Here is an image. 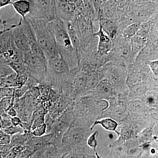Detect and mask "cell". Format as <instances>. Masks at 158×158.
Here are the masks:
<instances>
[{
    "mask_svg": "<svg viewBox=\"0 0 158 158\" xmlns=\"http://www.w3.org/2000/svg\"><path fill=\"white\" fill-rule=\"evenodd\" d=\"M48 23L60 55L67 62L70 69L77 68L79 64L78 57L71 42L65 22L57 17Z\"/></svg>",
    "mask_w": 158,
    "mask_h": 158,
    "instance_id": "cell-1",
    "label": "cell"
},
{
    "mask_svg": "<svg viewBox=\"0 0 158 158\" xmlns=\"http://www.w3.org/2000/svg\"><path fill=\"white\" fill-rule=\"evenodd\" d=\"M34 29L36 40L45 54L48 62L60 55L52 32L48 22L44 20L26 17Z\"/></svg>",
    "mask_w": 158,
    "mask_h": 158,
    "instance_id": "cell-2",
    "label": "cell"
},
{
    "mask_svg": "<svg viewBox=\"0 0 158 158\" xmlns=\"http://www.w3.org/2000/svg\"><path fill=\"white\" fill-rule=\"evenodd\" d=\"M85 138V130L81 123L74 119L62 137L61 148L63 155L62 158L72 151L81 149Z\"/></svg>",
    "mask_w": 158,
    "mask_h": 158,
    "instance_id": "cell-3",
    "label": "cell"
},
{
    "mask_svg": "<svg viewBox=\"0 0 158 158\" xmlns=\"http://www.w3.org/2000/svg\"><path fill=\"white\" fill-rule=\"evenodd\" d=\"M31 9L26 17L51 21L56 18L55 0H32Z\"/></svg>",
    "mask_w": 158,
    "mask_h": 158,
    "instance_id": "cell-4",
    "label": "cell"
},
{
    "mask_svg": "<svg viewBox=\"0 0 158 158\" xmlns=\"http://www.w3.org/2000/svg\"><path fill=\"white\" fill-rule=\"evenodd\" d=\"M72 104L56 119L50 132L53 136L54 144L58 147H61L62 136L74 119Z\"/></svg>",
    "mask_w": 158,
    "mask_h": 158,
    "instance_id": "cell-5",
    "label": "cell"
},
{
    "mask_svg": "<svg viewBox=\"0 0 158 158\" xmlns=\"http://www.w3.org/2000/svg\"><path fill=\"white\" fill-rule=\"evenodd\" d=\"M24 62L27 66L29 76L35 79L39 83L45 82L48 64L36 57L31 51L24 53Z\"/></svg>",
    "mask_w": 158,
    "mask_h": 158,
    "instance_id": "cell-6",
    "label": "cell"
},
{
    "mask_svg": "<svg viewBox=\"0 0 158 158\" xmlns=\"http://www.w3.org/2000/svg\"><path fill=\"white\" fill-rule=\"evenodd\" d=\"M73 24L80 38L81 45L83 43L84 45H86L93 36L90 19L85 15H80L77 19L76 23Z\"/></svg>",
    "mask_w": 158,
    "mask_h": 158,
    "instance_id": "cell-7",
    "label": "cell"
},
{
    "mask_svg": "<svg viewBox=\"0 0 158 158\" xmlns=\"http://www.w3.org/2000/svg\"><path fill=\"white\" fill-rule=\"evenodd\" d=\"M20 19L17 23L11 24L9 27L11 28L12 39L15 44L24 53L31 51V47L27 37L22 27Z\"/></svg>",
    "mask_w": 158,
    "mask_h": 158,
    "instance_id": "cell-8",
    "label": "cell"
},
{
    "mask_svg": "<svg viewBox=\"0 0 158 158\" xmlns=\"http://www.w3.org/2000/svg\"><path fill=\"white\" fill-rule=\"evenodd\" d=\"M57 17L64 22L71 21L76 14L77 9L68 0H55Z\"/></svg>",
    "mask_w": 158,
    "mask_h": 158,
    "instance_id": "cell-9",
    "label": "cell"
},
{
    "mask_svg": "<svg viewBox=\"0 0 158 158\" xmlns=\"http://www.w3.org/2000/svg\"><path fill=\"white\" fill-rule=\"evenodd\" d=\"M73 101L69 97L62 93L56 101L52 105L48 113L53 119L56 120L72 103Z\"/></svg>",
    "mask_w": 158,
    "mask_h": 158,
    "instance_id": "cell-10",
    "label": "cell"
},
{
    "mask_svg": "<svg viewBox=\"0 0 158 158\" xmlns=\"http://www.w3.org/2000/svg\"><path fill=\"white\" fill-rule=\"evenodd\" d=\"M50 144H54L53 136L52 133L40 137L32 135L27 142L26 146L34 152Z\"/></svg>",
    "mask_w": 158,
    "mask_h": 158,
    "instance_id": "cell-11",
    "label": "cell"
},
{
    "mask_svg": "<svg viewBox=\"0 0 158 158\" xmlns=\"http://www.w3.org/2000/svg\"><path fill=\"white\" fill-rule=\"evenodd\" d=\"M62 155L61 147L50 144L34 152L31 158H62Z\"/></svg>",
    "mask_w": 158,
    "mask_h": 158,
    "instance_id": "cell-12",
    "label": "cell"
},
{
    "mask_svg": "<svg viewBox=\"0 0 158 158\" xmlns=\"http://www.w3.org/2000/svg\"><path fill=\"white\" fill-rule=\"evenodd\" d=\"M93 36L98 37V52L100 55L108 54L112 48V43L111 38L105 34L99 25V28L96 33H94Z\"/></svg>",
    "mask_w": 158,
    "mask_h": 158,
    "instance_id": "cell-13",
    "label": "cell"
},
{
    "mask_svg": "<svg viewBox=\"0 0 158 158\" xmlns=\"http://www.w3.org/2000/svg\"><path fill=\"white\" fill-rule=\"evenodd\" d=\"M96 93L99 97L109 99L114 95V86L106 79L101 81L96 87Z\"/></svg>",
    "mask_w": 158,
    "mask_h": 158,
    "instance_id": "cell-14",
    "label": "cell"
},
{
    "mask_svg": "<svg viewBox=\"0 0 158 158\" xmlns=\"http://www.w3.org/2000/svg\"><path fill=\"white\" fill-rule=\"evenodd\" d=\"M106 80L113 86L119 85L122 81L121 70L118 66L110 65L108 66L106 73Z\"/></svg>",
    "mask_w": 158,
    "mask_h": 158,
    "instance_id": "cell-15",
    "label": "cell"
},
{
    "mask_svg": "<svg viewBox=\"0 0 158 158\" xmlns=\"http://www.w3.org/2000/svg\"><path fill=\"white\" fill-rule=\"evenodd\" d=\"M65 23L67 27V31H68L72 44L76 52L77 55L80 61L79 53H80V50L81 46L80 38L74 26L73 23H71V21L66 22Z\"/></svg>",
    "mask_w": 158,
    "mask_h": 158,
    "instance_id": "cell-16",
    "label": "cell"
},
{
    "mask_svg": "<svg viewBox=\"0 0 158 158\" xmlns=\"http://www.w3.org/2000/svg\"><path fill=\"white\" fill-rule=\"evenodd\" d=\"M11 5L22 18H26L31 11V4L28 0H15L11 2Z\"/></svg>",
    "mask_w": 158,
    "mask_h": 158,
    "instance_id": "cell-17",
    "label": "cell"
},
{
    "mask_svg": "<svg viewBox=\"0 0 158 158\" xmlns=\"http://www.w3.org/2000/svg\"><path fill=\"white\" fill-rule=\"evenodd\" d=\"M99 25L105 34H106L111 39H113L115 37L117 32V27L114 22L107 18L101 16Z\"/></svg>",
    "mask_w": 158,
    "mask_h": 158,
    "instance_id": "cell-18",
    "label": "cell"
},
{
    "mask_svg": "<svg viewBox=\"0 0 158 158\" xmlns=\"http://www.w3.org/2000/svg\"><path fill=\"white\" fill-rule=\"evenodd\" d=\"M98 125L101 126L102 127L104 128L107 131L115 132L118 135H119V133L116 130L118 127V123L116 120L113 118H102L101 120H97L90 127V129L93 130V128Z\"/></svg>",
    "mask_w": 158,
    "mask_h": 158,
    "instance_id": "cell-19",
    "label": "cell"
},
{
    "mask_svg": "<svg viewBox=\"0 0 158 158\" xmlns=\"http://www.w3.org/2000/svg\"><path fill=\"white\" fill-rule=\"evenodd\" d=\"M14 72L4 57L0 54V78L5 77Z\"/></svg>",
    "mask_w": 158,
    "mask_h": 158,
    "instance_id": "cell-20",
    "label": "cell"
},
{
    "mask_svg": "<svg viewBox=\"0 0 158 158\" xmlns=\"http://www.w3.org/2000/svg\"><path fill=\"white\" fill-rule=\"evenodd\" d=\"M113 119L116 120H123L126 116L125 109L122 106H115L113 107L110 112Z\"/></svg>",
    "mask_w": 158,
    "mask_h": 158,
    "instance_id": "cell-21",
    "label": "cell"
},
{
    "mask_svg": "<svg viewBox=\"0 0 158 158\" xmlns=\"http://www.w3.org/2000/svg\"><path fill=\"white\" fill-rule=\"evenodd\" d=\"M16 74L15 72L5 77L2 78V83L0 88H15L16 83Z\"/></svg>",
    "mask_w": 158,
    "mask_h": 158,
    "instance_id": "cell-22",
    "label": "cell"
},
{
    "mask_svg": "<svg viewBox=\"0 0 158 158\" xmlns=\"http://www.w3.org/2000/svg\"><path fill=\"white\" fill-rule=\"evenodd\" d=\"M140 24L134 23L129 25L123 32V37L126 39H129L134 37L137 34Z\"/></svg>",
    "mask_w": 158,
    "mask_h": 158,
    "instance_id": "cell-23",
    "label": "cell"
},
{
    "mask_svg": "<svg viewBox=\"0 0 158 158\" xmlns=\"http://www.w3.org/2000/svg\"><path fill=\"white\" fill-rule=\"evenodd\" d=\"M147 106L143 102L140 101H134L130 103V109L132 112L135 113H144L147 110Z\"/></svg>",
    "mask_w": 158,
    "mask_h": 158,
    "instance_id": "cell-24",
    "label": "cell"
},
{
    "mask_svg": "<svg viewBox=\"0 0 158 158\" xmlns=\"http://www.w3.org/2000/svg\"><path fill=\"white\" fill-rule=\"evenodd\" d=\"M131 37V50L132 52L135 53L138 52L140 49L143 47L144 44V39L141 37L136 36Z\"/></svg>",
    "mask_w": 158,
    "mask_h": 158,
    "instance_id": "cell-25",
    "label": "cell"
},
{
    "mask_svg": "<svg viewBox=\"0 0 158 158\" xmlns=\"http://www.w3.org/2000/svg\"><path fill=\"white\" fill-rule=\"evenodd\" d=\"M143 102L148 106L156 107L157 104V96L149 93L145 95L143 98Z\"/></svg>",
    "mask_w": 158,
    "mask_h": 158,
    "instance_id": "cell-26",
    "label": "cell"
},
{
    "mask_svg": "<svg viewBox=\"0 0 158 158\" xmlns=\"http://www.w3.org/2000/svg\"><path fill=\"white\" fill-rule=\"evenodd\" d=\"M146 89L147 88L143 83L139 84L133 86L131 90V93L135 96H141L146 92Z\"/></svg>",
    "mask_w": 158,
    "mask_h": 158,
    "instance_id": "cell-27",
    "label": "cell"
},
{
    "mask_svg": "<svg viewBox=\"0 0 158 158\" xmlns=\"http://www.w3.org/2000/svg\"><path fill=\"white\" fill-rule=\"evenodd\" d=\"M98 135V131H95L93 133L92 135H90L88 137L87 140V144L88 146H90L91 148L94 149L95 154L96 155L97 157H98V155L97 152H96V149L97 146V137Z\"/></svg>",
    "mask_w": 158,
    "mask_h": 158,
    "instance_id": "cell-28",
    "label": "cell"
},
{
    "mask_svg": "<svg viewBox=\"0 0 158 158\" xmlns=\"http://www.w3.org/2000/svg\"><path fill=\"white\" fill-rule=\"evenodd\" d=\"M4 132L12 136L18 133H23L24 132L23 128L21 126L11 125L9 127L2 129Z\"/></svg>",
    "mask_w": 158,
    "mask_h": 158,
    "instance_id": "cell-29",
    "label": "cell"
},
{
    "mask_svg": "<svg viewBox=\"0 0 158 158\" xmlns=\"http://www.w3.org/2000/svg\"><path fill=\"white\" fill-rule=\"evenodd\" d=\"M38 86L40 91V96L48 98L50 90L52 88L51 85L46 82H41L38 84Z\"/></svg>",
    "mask_w": 158,
    "mask_h": 158,
    "instance_id": "cell-30",
    "label": "cell"
},
{
    "mask_svg": "<svg viewBox=\"0 0 158 158\" xmlns=\"http://www.w3.org/2000/svg\"><path fill=\"white\" fill-rule=\"evenodd\" d=\"M149 25L148 23L140 24L139 29L137 32V36L144 39L147 37L149 31Z\"/></svg>",
    "mask_w": 158,
    "mask_h": 158,
    "instance_id": "cell-31",
    "label": "cell"
},
{
    "mask_svg": "<svg viewBox=\"0 0 158 158\" xmlns=\"http://www.w3.org/2000/svg\"><path fill=\"white\" fill-rule=\"evenodd\" d=\"M30 87L27 85H24L20 88H14L13 95L15 98H19L22 97L28 91Z\"/></svg>",
    "mask_w": 158,
    "mask_h": 158,
    "instance_id": "cell-32",
    "label": "cell"
},
{
    "mask_svg": "<svg viewBox=\"0 0 158 158\" xmlns=\"http://www.w3.org/2000/svg\"><path fill=\"white\" fill-rule=\"evenodd\" d=\"M31 133L35 137H40L45 135L46 134V127L45 123H44L32 130Z\"/></svg>",
    "mask_w": 158,
    "mask_h": 158,
    "instance_id": "cell-33",
    "label": "cell"
},
{
    "mask_svg": "<svg viewBox=\"0 0 158 158\" xmlns=\"http://www.w3.org/2000/svg\"><path fill=\"white\" fill-rule=\"evenodd\" d=\"M55 120H54L51 117L48 113L46 114L44 117V123L46 127V134L50 133Z\"/></svg>",
    "mask_w": 158,
    "mask_h": 158,
    "instance_id": "cell-34",
    "label": "cell"
},
{
    "mask_svg": "<svg viewBox=\"0 0 158 158\" xmlns=\"http://www.w3.org/2000/svg\"><path fill=\"white\" fill-rule=\"evenodd\" d=\"M61 94L62 93L58 90H56V89H54L52 88H51L48 95L49 100L53 104L59 98V97L61 95Z\"/></svg>",
    "mask_w": 158,
    "mask_h": 158,
    "instance_id": "cell-35",
    "label": "cell"
},
{
    "mask_svg": "<svg viewBox=\"0 0 158 158\" xmlns=\"http://www.w3.org/2000/svg\"><path fill=\"white\" fill-rule=\"evenodd\" d=\"M14 88H0V100L7 97H12L14 93Z\"/></svg>",
    "mask_w": 158,
    "mask_h": 158,
    "instance_id": "cell-36",
    "label": "cell"
},
{
    "mask_svg": "<svg viewBox=\"0 0 158 158\" xmlns=\"http://www.w3.org/2000/svg\"><path fill=\"white\" fill-rule=\"evenodd\" d=\"M0 116L2 118V129L9 127L12 125L11 118L8 115L7 113H1Z\"/></svg>",
    "mask_w": 158,
    "mask_h": 158,
    "instance_id": "cell-37",
    "label": "cell"
},
{
    "mask_svg": "<svg viewBox=\"0 0 158 158\" xmlns=\"http://www.w3.org/2000/svg\"><path fill=\"white\" fill-rule=\"evenodd\" d=\"M11 140V135L4 132L2 130H0V145L10 144Z\"/></svg>",
    "mask_w": 158,
    "mask_h": 158,
    "instance_id": "cell-38",
    "label": "cell"
},
{
    "mask_svg": "<svg viewBox=\"0 0 158 158\" xmlns=\"http://www.w3.org/2000/svg\"><path fill=\"white\" fill-rule=\"evenodd\" d=\"M148 64L149 65L151 70L152 72L156 76H158V60H154V61H149L147 62Z\"/></svg>",
    "mask_w": 158,
    "mask_h": 158,
    "instance_id": "cell-39",
    "label": "cell"
},
{
    "mask_svg": "<svg viewBox=\"0 0 158 158\" xmlns=\"http://www.w3.org/2000/svg\"><path fill=\"white\" fill-rule=\"evenodd\" d=\"M28 92L34 98L36 99L38 98L40 96V91L39 88V87H38V85L31 87V88H30V89H29Z\"/></svg>",
    "mask_w": 158,
    "mask_h": 158,
    "instance_id": "cell-40",
    "label": "cell"
},
{
    "mask_svg": "<svg viewBox=\"0 0 158 158\" xmlns=\"http://www.w3.org/2000/svg\"><path fill=\"white\" fill-rule=\"evenodd\" d=\"M26 148H27V146L25 144L19 143V144H15L11 148V149L17 157L19 154L21 152H22L23 151L26 149Z\"/></svg>",
    "mask_w": 158,
    "mask_h": 158,
    "instance_id": "cell-41",
    "label": "cell"
},
{
    "mask_svg": "<svg viewBox=\"0 0 158 158\" xmlns=\"http://www.w3.org/2000/svg\"><path fill=\"white\" fill-rule=\"evenodd\" d=\"M105 0H90L97 13L99 14L101 10L102 4Z\"/></svg>",
    "mask_w": 158,
    "mask_h": 158,
    "instance_id": "cell-42",
    "label": "cell"
},
{
    "mask_svg": "<svg viewBox=\"0 0 158 158\" xmlns=\"http://www.w3.org/2000/svg\"><path fill=\"white\" fill-rule=\"evenodd\" d=\"M34 152L33 151L27 147L22 152H21L18 155L17 158H31V156Z\"/></svg>",
    "mask_w": 158,
    "mask_h": 158,
    "instance_id": "cell-43",
    "label": "cell"
},
{
    "mask_svg": "<svg viewBox=\"0 0 158 158\" xmlns=\"http://www.w3.org/2000/svg\"><path fill=\"white\" fill-rule=\"evenodd\" d=\"M11 121L12 125L15 126H21L22 127V121L19 116H17L11 117Z\"/></svg>",
    "mask_w": 158,
    "mask_h": 158,
    "instance_id": "cell-44",
    "label": "cell"
},
{
    "mask_svg": "<svg viewBox=\"0 0 158 158\" xmlns=\"http://www.w3.org/2000/svg\"><path fill=\"white\" fill-rule=\"evenodd\" d=\"M7 114L10 117H13L14 116H17V112L16 110L14 109L13 107L10 108L9 110L7 111Z\"/></svg>",
    "mask_w": 158,
    "mask_h": 158,
    "instance_id": "cell-45",
    "label": "cell"
},
{
    "mask_svg": "<svg viewBox=\"0 0 158 158\" xmlns=\"http://www.w3.org/2000/svg\"><path fill=\"white\" fill-rule=\"evenodd\" d=\"M5 158H17V156L14 153V152H13L12 150L11 149H11L9 150L8 152H7V153L6 154V157Z\"/></svg>",
    "mask_w": 158,
    "mask_h": 158,
    "instance_id": "cell-46",
    "label": "cell"
},
{
    "mask_svg": "<svg viewBox=\"0 0 158 158\" xmlns=\"http://www.w3.org/2000/svg\"><path fill=\"white\" fill-rule=\"evenodd\" d=\"M2 129V118L0 116V130Z\"/></svg>",
    "mask_w": 158,
    "mask_h": 158,
    "instance_id": "cell-47",
    "label": "cell"
}]
</instances>
